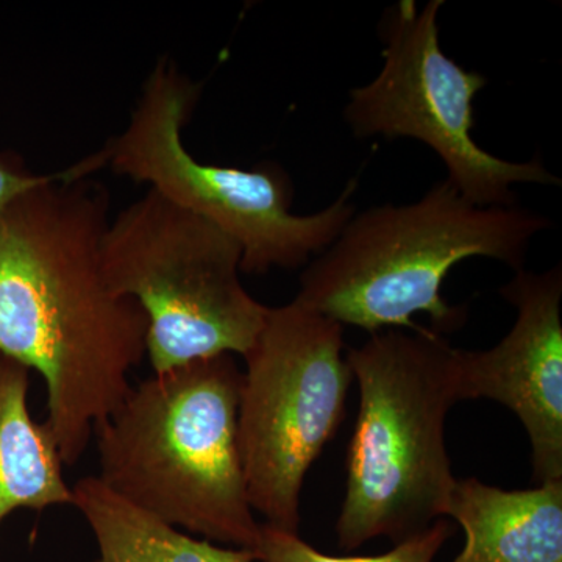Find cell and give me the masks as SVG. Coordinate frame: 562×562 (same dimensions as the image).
Here are the masks:
<instances>
[{
	"label": "cell",
	"mask_w": 562,
	"mask_h": 562,
	"mask_svg": "<svg viewBox=\"0 0 562 562\" xmlns=\"http://www.w3.org/2000/svg\"><path fill=\"white\" fill-rule=\"evenodd\" d=\"M452 532V524L441 519L419 535L395 543L387 553L376 557H330L302 541L294 532L262 524L260 541L254 554L261 562H432Z\"/></svg>",
	"instance_id": "obj_13"
},
{
	"label": "cell",
	"mask_w": 562,
	"mask_h": 562,
	"mask_svg": "<svg viewBox=\"0 0 562 562\" xmlns=\"http://www.w3.org/2000/svg\"><path fill=\"white\" fill-rule=\"evenodd\" d=\"M549 227L517 205H473L442 180L420 201L355 213L303 271L294 302L371 335L420 330L416 313L428 314L439 335L457 331L468 310L442 297L454 266L483 257L519 271L532 238Z\"/></svg>",
	"instance_id": "obj_3"
},
{
	"label": "cell",
	"mask_w": 562,
	"mask_h": 562,
	"mask_svg": "<svg viewBox=\"0 0 562 562\" xmlns=\"http://www.w3.org/2000/svg\"><path fill=\"white\" fill-rule=\"evenodd\" d=\"M502 295L517 317L490 350H457L460 402L487 398L512 409L527 430L532 480L562 482V271H516Z\"/></svg>",
	"instance_id": "obj_9"
},
{
	"label": "cell",
	"mask_w": 562,
	"mask_h": 562,
	"mask_svg": "<svg viewBox=\"0 0 562 562\" xmlns=\"http://www.w3.org/2000/svg\"><path fill=\"white\" fill-rule=\"evenodd\" d=\"M244 360L238 439L250 506L299 535L303 482L341 425L353 380L342 325L294 301L268 308Z\"/></svg>",
	"instance_id": "obj_7"
},
{
	"label": "cell",
	"mask_w": 562,
	"mask_h": 562,
	"mask_svg": "<svg viewBox=\"0 0 562 562\" xmlns=\"http://www.w3.org/2000/svg\"><path fill=\"white\" fill-rule=\"evenodd\" d=\"M241 384L233 355H217L132 386L95 428L98 479L162 522L255 552L261 525L239 450Z\"/></svg>",
	"instance_id": "obj_2"
},
{
	"label": "cell",
	"mask_w": 562,
	"mask_h": 562,
	"mask_svg": "<svg viewBox=\"0 0 562 562\" xmlns=\"http://www.w3.org/2000/svg\"><path fill=\"white\" fill-rule=\"evenodd\" d=\"M442 0L417 7L402 0L384 21L383 68L350 92L344 117L357 138H413L430 147L447 181L476 206L517 205L514 184H560L539 160L513 162L472 138L473 99L486 77L443 54L438 14Z\"/></svg>",
	"instance_id": "obj_8"
},
{
	"label": "cell",
	"mask_w": 562,
	"mask_h": 562,
	"mask_svg": "<svg viewBox=\"0 0 562 562\" xmlns=\"http://www.w3.org/2000/svg\"><path fill=\"white\" fill-rule=\"evenodd\" d=\"M50 176H35L20 157L0 154V211L25 191L44 183Z\"/></svg>",
	"instance_id": "obj_14"
},
{
	"label": "cell",
	"mask_w": 562,
	"mask_h": 562,
	"mask_svg": "<svg viewBox=\"0 0 562 562\" xmlns=\"http://www.w3.org/2000/svg\"><path fill=\"white\" fill-rule=\"evenodd\" d=\"M457 350L420 328L375 333L346 355L361 402L336 524L341 549L398 543L447 517L457 479L443 431L460 402Z\"/></svg>",
	"instance_id": "obj_4"
},
{
	"label": "cell",
	"mask_w": 562,
	"mask_h": 562,
	"mask_svg": "<svg viewBox=\"0 0 562 562\" xmlns=\"http://www.w3.org/2000/svg\"><path fill=\"white\" fill-rule=\"evenodd\" d=\"M241 247L210 221L149 190L110 222L102 271L147 317L154 373L249 353L269 306L243 286Z\"/></svg>",
	"instance_id": "obj_6"
},
{
	"label": "cell",
	"mask_w": 562,
	"mask_h": 562,
	"mask_svg": "<svg viewBox=\"0 0 562 562\" xmlns=\"http://www.w3.org/2000/svg\"><path fill=\"white\" fill-rule=\"evenodd\" d=\"M72 505L90 525L99 558L95 562H255L250 550L214 546L192 538L136 508L110 491L98 475L72 486Z\"/></svg>",
	"instance_id": "obj_12"
},
{
	"label": "cell",
	"mask_w": 562,
	"mask_h": 562,
	"mask_svg": "<svg viewBox=\"0 0 562 562\" xmlns=\"http://www.w3.org/2000/svg\"><path fill=\"white\" fill-rule=\"evenodd\" d=\"M447 517L465 535L452 562H562V482L503 491L457 480Z\"/></svg>",
	"instance_id": "obj_10"
},
{
	"label": "cell",
	"mask_w": 562,
	"mask_h": 562,
	"mask_svg": "<svg viewBox=\"0 0 562 562\" xmlns=\"http://www.w3.org/2000/svg\"><path fill=\"white\" fill-rule=\"evenodd\" d=\"M31 371L0 355V524L18 509L72 505L60 450L29 409Z\"/></svg>",
	"instance_id": "obj_11"
},
{
	"label": "cell",
	"mask_w": 562,
	"mask_h": 562,
	"mask_svg": "<svg viewBox=\"0 0 562 562\" xmlns=\"http://www.w3.org/2000/svg\"><path fill=\"white\" fill-rule=\"evenodd\" d=\"M109 192L49 179L0 211V355L43 375L47 420L65 464L131 391L147 317L102 271Z\"/></svg>",
	"instance_id": "obj_1"
},
{
	"label": "cell",
	"mask_w": 562,
	"mask_h": 562,
	"mask_svg": "<svg viewBox=\"0 0 562 562\" xmlns=\"http://www.w3.org/2000/svg\"><path fill=\"white\" fill-rule=\"evenodd\" d=\"M199 99V87L162 58L144 83L127 128L65 179H88L110 166L114 172L150 183L169 202L220 227L241 247V272L299 269L327 249L357 210V181L319 213L292 214L291 181L279 168L205 165L184 147L181 131Z\"/></svg>",
	"instance_id": "obj_5"
}]
</instances>
